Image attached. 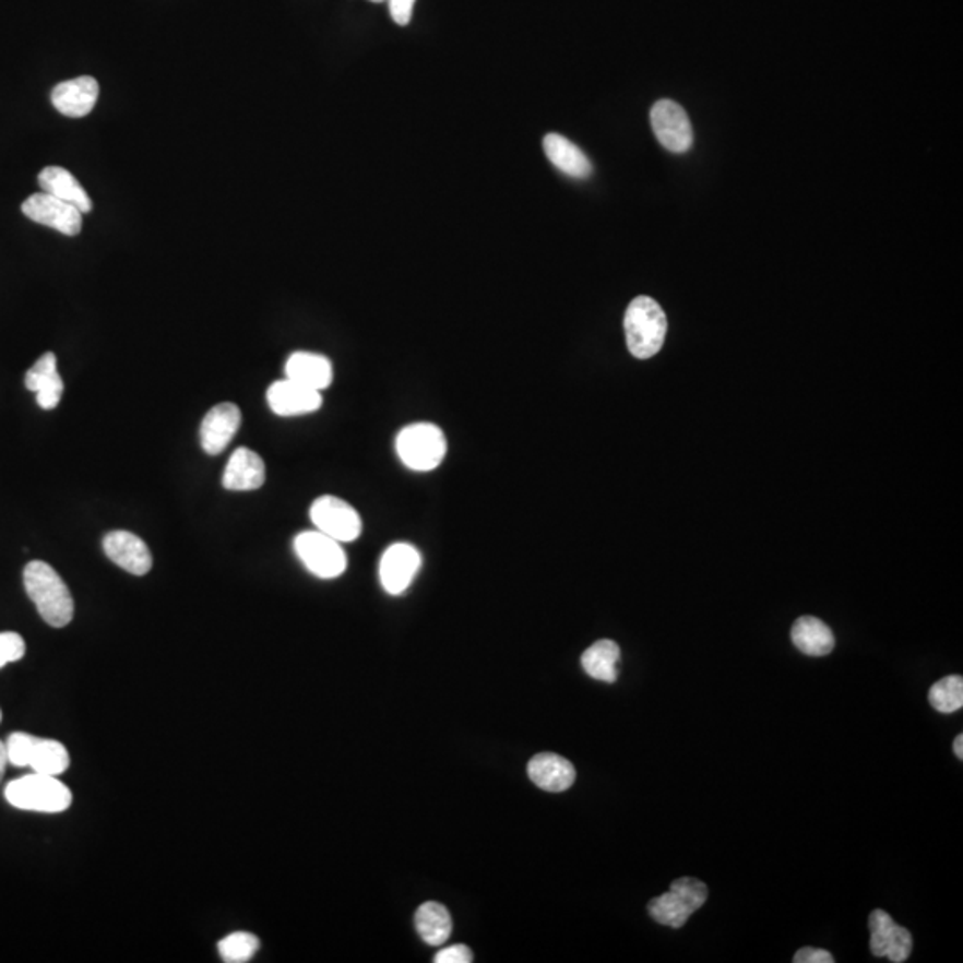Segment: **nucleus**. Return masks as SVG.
I'll list each match as a JSON object with an SVG mask.
<instances>
[{"instance_id":"6e6552de","label":"nucleus","mask_w":963,"mask_h":963,"mask_svg":"<svg viewBox=\"0 0 963 963\" xmlns=\"http://www.w3.org/2000/svg\"><path fill=\"white\" fill-rule=\"evenodd\" d=\"M311 520L321 534L337 543L356 540L362 531V521L356 509L336 497H320L311 506Z\"/></svg>"},{"instance_id":"cd10ccee","label":"nucleus","mask_w":963,"mask_h":963,"mask_svg":"<svg viewBox=\"0 0 963 963\" xmlns=\"http://www.w3.org/2000/svg\"><path fill=\"white\" fill-rule=\"evenodd\" d=\"M25 655V641L20 633L2 632L0 633V667L11 662H19Z\"/></svg>"},{"instance_id":"39448f33","label":"nucleus","mask_w":963,"mask_h":963,"mask_svg":"<svg viewBox=\"0 0 963 963\" xmlns=\"http://www.w3.org/2000/svg\"><path fill=\"white\" fill-rule=\"evenodd\" d=\"M709 900V889L705 883L696 878H678L673 881L666 894L653 897L647 905V912L653 920L667 928H681L694 912L705 905Z\"/></svg>"},{"instance_id":"c756f323","label":"nucleus","mask_w":963,"mask_h":963,"mask_svg":"<svg viewBox=\"0 0 963 963\" xmlns=\"http://www.w3.org/2000/svg\"><path fill=\"white\" fill-rule=\"evenodd\" d=\"M388 2H390L391 19L394 20V24H409L416 0H388Z\"/></svg>"},{"instance_id":"c85d7f7f","label":"nucleus","mask_w":963,"mask_h":963,"mask_svg":"<svg viewBox=\"0 0 963 963\" xmlns=\"http://www.w3.org/2000/svg\"><path fill=\"white\" fill-rule=\"evenodd\" d=\"M436 963H469L473 962L472 949L464 944L450 946L436 954Z\"/></svg>"},{"instance_id":"20e7f679","label":"nucleus","mask_w":963,"mask_h":963,"mask_svg":"<svg viewBox=\"0 0 963 963\" xmlns=\"http://www.w3.org/2000/svg\"><path fill=\"white\" fill-rule=\"evenodd\" d=\"M8 760L15 768H31L35 773L59 776L70 768L69 749L52 739L15 732L5 742Z\"/></svg>"},{"instance_id":"1a4fd4ad","label":"nucleus","mask_w":963,"mask_h":963,"mask_svg":"<svg viewBox=\"0 0 963 963\" xmlns=\"http://www.w3.org/2000/svg\"><path fill=\"white\" fill-rule=\"evenodd\" d=\"M652 127L655 136L664 148L675 154H683L689 151L694 142L691 120L687 117L686 109L675 100H658L652 107Z\"/></svg>"},{"instance_id":"4468645a","label":"nucleus","mask_w":963,"mask_h":963,"mask_svg":"<svg viewBox=\"0 0 963 963\" xmlns=\"http://www.w3.org/2000/svg\"><path fill=\"white\" fill-rule=\"evenodd\" d=\"M239 425H241V411L238 405L230 402L214 405L200 425V443L204 452L210 455L224 452L234 436L238 433Z\"/></svg>"},{"instance_id":"4be33fe9","label":"nucleus","mask_w":963,"mask_h":963,"mask_svg":"<svg viewBox=\"0 0 963 963\" xmlns=\"http://www.w3.org/2000/svg\"><path fill=\"white\" fill-rule=\"evenodd\" d=\"M331 360L311 352H295L286 362V377L311 390L323 391L332 382Z\"/></svg>"},{"instance_id":"f257e3e1","label":"nucleus","mask_w":963,"mask_h":963,"mask_svg":"<svg viewBox=\"0 0 963 963\" xmlns=\"http://www.w3.org/2000/svg\"><path fill=\"white\" fill-rule=\"evenodd\" d=\"M24 585L45 623L54 628L72 623L75 610L72 593L52 566L41 560L29 562L24 570Z\"/></svg>"},{"instance_id":"f03ea898","label":"nucleus","mask_w":963,"mask_h":963,"mask_svg":"<svg viewBox=\"0 0 963 963\" xmlns=\"http://www.w3.org/2000/svg\"><path fill=\"white\" fill-rule=\"evenodd\" d=\"M628 350L638 359H650L661 352L667 334L666 312L650 297L633 298L625 314Z\"/></svg>"},{"instance_id":"393cba45","label":"nucleus","mask_w":963,"mask_h":963,"mask_svg":"<svg viewBox=\"0 0 963 963\" xmlns=\"http://www.w3.org/2000/svg\"><path fill=\"white\" fill-rule=\"evenodd\" d=\"M414 925L418 929L419 937L428 946H441L452 935V917L447 906L436 901H428L419 906L414 917Z\"/></svg>"},{"instance_id":"ddd939ff","label":"nucleus","mask_w":963,"mask_h":963,"mask_svg":"<svg viewBox=\"0 0 963 963\" xmlns=\"http://www.w3.org/2000/svg\"><path fill=\"white\" fill-rule=\"evenodd\" d=\"M107 559L127 573L143 576L152 570V554L145 540L127 531H112L104 537Z\"/></svg>"},{"instance_id":"dca6fc26","label":"nucleus","mask_w":963,"mask_h":963,"mask_svg":"<svg viewBox=\"0 0 963 963\" xmlns=\"http://www.w3.org/2000/svg\"><path fill=\"white\" fill-rule=\"evenodd\" d=\"M97 79L90 78V75L64 81L50 93L54 107L69 118H83L90 115L97 104Z\"/></svg>"},{"instance_id":"a878e982","label":"nucleus","mask_w":963,"mask_h":963,"mask_svg":"<svg viewBox=\"0 0 963 963\" xmlns=\"http://www.w3.org/2000/svg\"><path fill=\"white\" fill-rule=\"evenodd\" d=\"M929 705L940 714H953L962 711L963 678L960 675L942 678L931 686L928 692Z\"/></svg>"},{"instance_id":"a211bd4d","label":"nucleus","mask_w":963,"mask_h":963,"mask_svg":"<svg viewBox=\"0 0 963 963\" xmlns=\"http://www.w3.org/2000/svg\"><path fill=\"white\" fill-rule=\"evenodd\" d=\"M264 480H266V466L263 459L250 448H238L230 455L222 484L229 491H253L263 486Z\"/></svg>"},{"instance_id":"423d86ee","label":"nucleus","mask_w":963,"mask_h":963,"mask_svg":"<svg viewBox=\"0 0 963 963\" xmlns=\"http://www.w3.org/2000/svg\"><path fill=\"white\" fill-rule=\"evenodd\" d=\"M396 452L414 472H432L447 455V438L438 425H409L396 438Z\"/></svg>"},{"instance_id":"f704fd0d","label":"nucleus","mask_w":963,"mask_h":963,"mask_svg":"<svg viewBox=\"0 0 963 963\" xmlns=\"http://www.w3.org/2000/svg\"><path fill=\"white\" fill-rule=\"evenodd\" d=\"M0 721H2V712H0Z\"/></svg>"},{"instance_id":"bb28decb","label":"nucleus","mask_w":963,"mask_h":963,"mask_svg":"<svg viewBox=\"0 0 963 963\" xmlns=\"http://www.w3.org/2000/svg\"><path fill=\"white\" fill-rule=\"evenodd\" d=\"M259 942L255 935L249 931H236L218 942L219 956L225 963H247L258 953Z\"/></svg>"},{"instance_id":"2eb2a0df","label":"nucleus","mask_w":963,"mask_h":963,"mask_svg":"<svg viewBox=\"0 0 963 963\" xmlns=\"http://www.w3.org/2000/svg\"><path fill=\"white\" fill-rule=\"evenodd\" d=\"M268 405L277 416H302L320 409L323 404L320 391L298 384L295 380H278L270 385Z\"/></svg>"},{"instance_id":"72a5a7b5","label":"nucleus","mask_w":963,"mask_h":963,"mask_svg":"<svg viewBox=\"0 0 963 963\" xmlns=\"http://www.w3.org/2000/svg\"><path fill=\"white\" fill-rule=\"evenodd\" d=\"M371 2H384V0H371Z\"/></svg>"},{"instance_id":"f8f14e48","label":"nucleus","mask_w":963,"mask_h":963,"mask_svg":"<svg viewBox=\"0 0 963 963\" xmlns=\"http://www.w3.org/2000/svg\"><path fill=\"white\" fill-rule=\"evenodd\" d=\"M421 568V555L407 543L390 546L380 559V582L385 593L399 596L405 593Z\"/></svg>"},{"instance_id":"2f4dec72","label":"nucleus","mask_w":963,"mask_h":963,"mask_svg":"<svg viewBox=\"0 0 963 963\" xmlns=\"http://www.w3.org/2000/svg\"><path fill=\"white\" fill-rule=\"evenodd\" d=\"M8 748H5V742L0 740V782L4 778L5 765H8Z\"/></svg>"},{"instance_id":"f3484780","label":"nucleus","mask_w":963,"mask_h":963,"mask_svg":"<svg viewBox=\"0 0 963 963\" xmlns=\"http://www.w3.org/2000/svg\"><path fill=\"white\" fill-rule=\"evenodd\" d=\"M25 388L36 393V402L45 411L58 407L63 396L64 382L58 371V359L47 352L25 373Z\"/></svg>"},{"instance_id":"7ed1b4c3","label":"nucleus","mask_w":963,"mask_h":963,"mask_svg":"<svg viewBox=\"0 0 963 963\" xmlns=\"http://www.w3.org/2000/svg\"><path fill=\"white\" fill-rule=\"evenodd\" d=\"M4 796L11 807L29 812L59 813L72 805V790L49 774L33 773L13 780Z\"/></svg>"},{"instance_id":"0eeeda50","label":"nucleus","mask_w":963,"mask_h":963,"mask_svg":"<svg viewBox=\"0 0 963 963\" xmlns=\"http://www.w3.org/2000/svg\"><path fill=\"white\" fill-rule=\"evenodd\" d=\"M295 551L307 570L318 579H337L346 570V555L336 539L317 532H302L295 537Z\"/></svg>"},{"instance_id":"aec40b11","label":"nucleus","mask_w":963,"mask_h":963,"mask_svg":"<svg viewBox=\"0 0 963 963\" xmlns=\"http://www.w3.org/2000/svg\"><path fill=\"white\" fill-rule=\"evenodd\" d=\"M543 146H545L546 157L550 159L551 165L566 176L585 179L593 174V165H591L588 157L568 138L550 132V134H546Z\"/></svg>"},{"instance_id":"7c9ffc66","label":"nucleus","mask_w":963,"mask_h":963,"mask_svg":"<svg viewBox=\"0 0 963 963\" xmlns=\"http://www.w3.org/2000/svg\"><path fill=\"white\" fill-rule=\"evenodd\" d=\"M794 963H833L832 953H828L824 949L802 948L798 953L794 954Z\"/></svg>"},{"instance_id":"9d476101","label":"nucleus","mask_w":963,"mask_h":963,"mask_svg":"<svg viewBox=\"0 0 963 963\" xmlns=\"http://www.w3.org/2000/svg\"><path fill=\"white\" fill-rule=\"evenodd\" d=\"M22 213L36 224L58 230L64 236H78L83 229V213L75 205L56 199L49 193H35L22 204Z\"/></svg>"},{"instance_id":"6ab92c4d","label":"nucleus","mask_w":963,"mask_h":963,"mask_svg":"<svg viewBox=\"0 0 963 963\" xmlns=\"http://www.w3.org/2000/svg\"><path fill=\"white\" fill-rule=\"evenodd\" d=\"M528 776L543 790L564 793L574 784L576 771L570 760L560 754L539 753L528 762Z\"/></svg>"},{"instance_id":"473e14b6","label":"nucleus","mask_w":963,"mask_h":963,"mask_svg":"<svg viewBox=\"0 0 963 963\" xmlns=\"http://www.w3.org/2000/svg\"><path fill=\"white\" fill-rule=\"evenodd\" d=\"M953 749H954V754H956V757H959V759L962 760L963 759V735L962 734H959V737H956V739H954Z\"/></svg>"},{"instance_id":"5701e85b","label":"nucleus","mask_w":963,"mask_h":963,"mask_svg":"<svg viewBox=\"0 0 963 963\" xmlns=\"http://www.w3.org/2000/svg\"><path fill=\"white\" fill-rule=\"evenodd\" d=\"M790 639L794 646L808 657H824L830 655L835 647V638L824 621L813 616H802L796 619L790 630Z\"/></svg>"},{"instance_id":"9b49d317","label":"nucleus","mask_w":963,"mask_h":963,"mask_svg":"<svg viewBox=\"0 0 963 963\" xmlns=\"http://www.w3.org/2000/svg\"><path fill=\"white\" fill-rule=\"evenodd\" d=\"M869 931H871V953L878 959H889L894 963H903L910 959L914 949V937L908 929L895 925L891 915L885 910H875L869 915Z\"/></svg>"},{"instance_id":"b1692460","label":"nucleus","mask_w":963,"mask_h":963,"mask_svg":"<svg viewBox=\"0 0 963 963\" xmlns=\"http://www.w3.org/2000/svg\"><path fill=\"white\" fill-rule=\"evenodd\" d=\"M619 657L621 650L618 644L610 639H602L585 650L582 655V667L594 680L614 683L618 680Z\"/></svg>"},{"instance_id":"412c9836","label":"nucleus","mask_w":963,"mask_h":963,"mask_svg":"<svg viewBox=\"0 0 963 963\" xmlns=\"http://www.w3.org/2000/svg\"><path fill=\"white\" fill-rule=\"evenodd\" d=\"M38 180L45 193L75 205L81 213L86 214L93 210L92 199L81 182L61 166H47L39 171Z\"/></svg>"}]
</instances>
